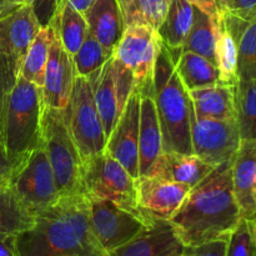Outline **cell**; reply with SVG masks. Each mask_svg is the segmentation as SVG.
Here are the masks:
<instances>
[{
    "label": "cell",
    "mask_w": 256,
    "mask_h": 256,
    "mask_svg": "<svg viewBox=\"0 0 256 256\" xmlns=\"http://www.w3.org/2000/svg\"><path fill=\"white\" fill-rule=\"evenodd\" d=\"M232 159L222 162L194 185L170 219L182 246L229 236L242 219L232 189Z\"/></svg>",
    "instance_id": "obj_1"
},
{
    "label": "cell",
    "mask_w": 256,
    "mask_h": 256,
    "mask_svg": "<svg viewBox=\"0 0 256 256\" xmlns=\"http://www.w3.org/2000/svg\"><path fill=\"white\" fill-rule=\"evenodd\" d=\"M19 256H102L92 232L84 194L60 196L35 215L32 228L16 236Z\"/></svg>",
    "instance_id": "obj_2"
},
{
    "label": "cell",
    "mask_w": 256,
    "mask_h": 256,
    "mask_svg": "<svg viewBox=\"0 0 256 256\" xmlns=\"http://www.w3.org/2000/svg\"><path fill=\"white\" fill-rule=\"evenodd\" d=\"M152 88L162 135V152L194 154L190 135L192 99L175 70L170 52L162 42L155 62Z\"/></svg>",
    "instance_id": "obj_3"
},
{
    "label": "cell",
    "mask_w": 256,
    "mask_h": 256,
    "mask_svg": "<svg viewBox=\"0 0 256 256\" xmlns=\"http://www.w3.org/2000/svg\"><path fill=\"white\" fill-rule=\"evenodd\" d=\"M42 88L19 75L8 99L2 129V142L15 166L42 142Z\"/></svg>",
    "instance_id": "obj_4"
},
{
    "label": "cell",
    "mask_w": 256,
    "mask_h": 256,
    "mask_svg": "<svg viewBox=\"0 0 256 256\" xmlns=\"http://www.w3.org/2000/svg\"><path fill=\"white\" fill-rule=\"evenodd\" d=\"M42 138L60 196L82 194V159L66 124L64 110L44 106Z\"/></svg>",
    "instance_id": "obj_5"
},
{
    "label": "cell",
    "mask_w": 256,
    "mask_h": 256,
    "mask_svg": "<svg viewBox=\"0 0 256 256\" xmlns=\"http://www.w3.org/2000/svg\"><path fill=\"white\" fill-rule=\"evenodd\" d=\"M82 194L109 200L144 222L138 208L136 179L108 152L92 155L82 162Z\"/></svg>",
    "instance_id": "obj_6"
},
{
    "label": "cell",
    "mask_w": 256,
    "mask_h": 256,
    "mask_svg": "<svg viewBox=\"0 0 256 256\" xmlns=\"http://www.w3.org/2000/svg\"><path fill=\"white\" fill-rule=\"evenodd\" d=\"M64 115L82 162L105 152L108 139L88 78L76 74Z\"/></svg>",
    "instance_id": "obj_7"
},
{
    "label": "cell",
    "mask_w": 256,
    "mask_h": 256,
    "mask_svg": "<svg viewBox=\"0 0 256 256\" xmlns=\"http://www.w3.org/2000/svg\"><path fill=\"white\" fill-rule=\"evenodd\" d=\"M9 186L34 215L60 199L42 142L18 162Z\"/></svg>",
    "instance_id": "obj_8"
},
{
    "label": "cell",
    "mask_w": 256,
    "mask_h": 256,
    "mask_svg": "<svg viewBox=\"0 0 256 256\" xmlns=\"http://www.w3.org/2000/svg\"><path fill=\"white\" fill-rule=\"evenodd\" d=\"M160 44L156 30L149 25L132 24L125 28L115 48L112 55L132 72L135 88L140 92H154L152 75Z\"/></svg>",
    "instance_id": "obj_9"
},
{
    "label": "cell",
    "mask_w": 256,
    "mask_h": 256,
    "mask_svg": "<svg viewBox=\"0 0 256 256\" xmlns=\"http://www.w3.org/2000/svg\"><path fill=\"white\" fill-rule=\"evenodd\" d=\"M192 152L212 166L232 160L242 142L236 120H215L196 116L190 109Z\"/></svg>",
    "instance_id": "obj_10"
},
{
    "label": "cell",
    "mask_w": 256,
    "mask_h": 256,
    "mask_svg": "<svg viewBox=\"0 0 256 256\" xmlns=\"http://www.w3.org/2000/svg\"><path fill=\"white\" fill-rule=\"evenodd\" d=\"M88 202L92 232L104 252L126 244L148 228L139 218L109 200L88 198Z\"/></svg>",
    "instance_id": "obj_11"
},
{
    "label": "cell",
    "mask_w": 256,
    "mask_h": 256,
    "mask_svg": "<svg viewBox=\"0 0 256 256\" xmlns=\"http://www.w3.org/2000/svg\"><path fill=\"white\" fill-rule=\"evenodd\" d=\"M42 29L32 4L24 2L0 19V50L14 76L19 78L32 40Z\"/></svg>",
    "instance_id": "obj_12"
},
{
    "label": "cell",
    "mask_w": 256,
    "mask_h": 256,
    "mask_svg": "<svg viewBox=\"0 0 256 256\" xmlns=\"http://www.w3.org/2000/svg\"><path fill=\"white\" fill-rule=\"evenodd\" d=\"M192 188L180 182L150 176L136 179L138 208L148 226L155 222H170Z\"/></svg>",
    "instance_id": "obj_13"
},
{
    "label": "cell",
    "mask_w": 256,
    "mask_h": 256,
    "mask_svg": "<svg viewBox=\"0 0 256 256\" xmlns=\"http://www.w3.org/2000/svg\"><path fill=\"white\" fill-rule=\"evenodd\" d=\"M140 92L134 89L108 138L105 152L120 162L132 178H139Z\"/></svg>",
    "instance_id": "obj_14"
},
{
    "label": "cell",
    "mask_w": 256,
    "mask_h": 256,
    "mask_svg": "<svg viewBox=\"0 0 256 256\" xmlns=\"http://www.w3.org/2000/svg\"><path fill=\"white\" fill-rule=\"evenodd\" d=\"M75 76L76 70L72 56L64 49L55 32L42 86L44 106L64 110L69 102Z\"/></svg>",
    "instance_id": "obj_15"
},
{
    "label": "cell",
    "mask_w": 256,
    "mask_h": 256,
    "mask_svg": "<svg viewBox=\"0 0 256 256\" xmlns=\"http://www.w3.org/2000/svg\"><path fill=\"white\" fill-rule=\"evenodd\" d=\"M182 244L169 222H155L126 244L102 256H172L180 254Z\"/></svg>",
    "instance_id": "obj_16"
},
{
    "label": "cell",
    "mask_w": 256,
    "mask_h": 256,
    "mask_svg": "<svg viewBox=\"0 0 256 256\" xmlns=\"http://www.w3.org/2000/svg\"><path fill=\"white\" fill-rule=\"evenodd\" d=\"M256 172V140H242L232 162V189L242 218L252 219L256 215L254 180Z\"/></svg>",
    "instance_id": "obj_17"
},
{
    "label": "cell",
    "mask_w": 256,
    "mask_h": 256,
    "mask_svg": "<svg viewBox=\"0 0 256 256\" xmlns=\"http://www.w3.org/2000/svg\"><path fill=\"white\" fill-rule=\"evenodd\" d=\"M214 168L195 154L162 152L155 160L146 176L164 182L186 184L192 188L202 182Z\"/></svg>",
    "instance_id": "obj_18"
},
{
    "label": "cell",
    "mask_w": 256,
    "mask_h": 256,
    "mask_svg": "<svg viewBox=\"0 0 256 256\" xmlns=\"http://www.w3.org/2000/svg\"><path fill=\"white\" fill-rule=\"evenodd\" d=\"M84 16L88 30L109 54H114L126 28L116 0H95Z\"/></svg>",
    "instance_id": "obj_19"
},
{
    "label": "cell",
    "mask_w": 256,
    "mask_h": 256,
    "mask_svg": "<svg viewBox=\"0 0 256 256\" xmlns=\"http://www.w3.org/2000/svg\"><path fill=\"white\" fill-rule=\"evenodd\" d=\"M139 178L146 176L162 152V135L154 102V92H140Z\"/></svg>",
    "instance_id": "obj_20"
},
{
    "label": "cell",
    "mask_w": 256,
    "mask_h": 256,
    "mask_svg": "<svg viewBox=\"0 0 256 256\" xmlns=\"http://www.w3.org/2000/svg\"><path fill=\"white\" fill-rule=\"evenodd\" d=\"M88 80L92 84L98 112L102 118L108 139L122 112L120 109L118 90L112 75V55L99 70L90 75Z\"/></svg>",
    "instance_id": "obj_21"
},
{
    "label": "cell",
    "mask_w": 256,
    "mask_h": 256,
    "mask_svg": "<svg viewBox=\"0 0 256 256\" xmlns=\"http://www.w3.org/2000/svg\"><path fill=\"white\" fill-rule=\"evenodd\" d=\"M192 15L194 5L189 0H170L166 15L156 30L162 42L170 52L174 65L192 28Z\"/></svg>",
    "instance_id": "obj_22"
},
{
    "label": "cell",
    "mask_w": 256,
    "mask_h": 256,
    "mask_svg": "<svg viewBox=\"0 0 256 256\" xmlns=\"http://www.w3.org/2000/svg\"><path fill=\"white\" fill-rule=\"evenodd\" d=\"M196 116L215 120H235V85L216 84L190 90Z\"/></svg>",
    "instance_id": "obj_23"
},
{
    "label": "cell",
    "mask_w": 256,
    "mask_h": 256,
    "mask_svg": "<svg viewBox=\"0 0 256 256\" xmlns=\"http://www.w3.org/2000/svg\"><path fill=\"white\" fill-rule=\"evenodd\" d=\"M220 15V14H219ZM219 15L212 16L194 5L192 24L182 45V52L199 54L216 65V40Z\"/></svg>",
    "instance_id": "obj_24"
},
{
    "label": "cell",
    "mask_w": 256,
    "mask_h": 256,
    "mask_svg": "<svg viewBox=\"0 0 256 256\" xmlns=\"http://www.w3.org/2000/svg\"><path fill=\"white\" fill-rule=\"evenodd\" d=\"M50 24L54 26L64 49L74 56L88 34L84 14L75 9L68 0H62Z\"/></svg>",
    "instance_id": "obj_25"
},
{
    "label": "cell",
    "mask_w": 256,
    "mask_h": 256,
    "mask_svg": "<svg viewBox=\"0 0 256 256\" xmlns=\"http://www.w3.org/2000/svg\"><path fill=\"white\" fill-rule=\"evenodd\" d=\"M175 70L188 92L224 84L216 65L195 52H182L175 62Z\"/></svg>",
    "instance_id": "obj_26"
},
{
    "label": "cell",
    "mask_w": 256,
    "mask_h": 256,
    "mask_svg": "<svg viewBox=\"0 0 256 256\" xmlns=\"http://www.w3.org/2000/svg\"><path fill=\"white\" fill-rule=\"evenodd\" d=\"M34 222L35 215L18 199L12 188H0V238L18 236Z\"/></svg>",
    "instance_id": "obj_27"
},
{
    "label": "cell",
    "mask_w": 256,
    "mask_h": 256,
    "mask_svg": "<svg viewBox=\"0 0 256 256\" xmlns=\"http://www.w3.org/2000/svg\"><path fill=\"white\" fill-rule=\"evenodd\" d=\"M54 35L55 29L52 24L42 28L32 40L22 62L20 75L39 88L44 84L45 68L49 59L50 46Z\"/></svg>",
    "instance_id": "obj_28"
},
{
    "label": "cell",
    "mask_w": 256,
    "mask_h": 256,
    "mask_svg": "<svg viewBox=\"0 0 256 256\" xmlns=\"http://www.w3.org/2000/svg\"><path fill=\"white\" fill-rule=\"evenodd\" d=\"M235 112L242 140H256V80H238Z\"/></svg>",
    "instance_id": "obj_29"
},
{
    "label": "cell",
    "mask_w": 256,
    "mask_h": 256,
    "mask_svg": "<svg viewBox=\"0 0 256 256\" xmlns=\"http://www.w3.org/2000/svg\"><path fill=\"white\" fill-rule=\"evenodd\" d=\"M216 40V66L222 82L234 86L238 82V44L232 32L226 29L222 15H219Z\"/></svg>",
    "instance_id": "obj_30"
},
{
    "label": "cell",
    "mask_w": 256,
    "mask_h": 256,
    "mask_svg": "<svg viewBox=\"0 0 256 256\" xmlns=\"http://www.w3.org/2000/svg\"><path fill=\"white\" fill-rule=\"evenodd\" d=\"M238 79L256 80V18L242 20L236 38Z\"/></svg>",
    "instance_id": "obj_31"
},
{
    "label": "cell",
    "mask_w": 256,
    "mask_h": 256,
    "mask_svg": "<svg viewBox=\"0 0 256 256\" xmlns=\"http://www.w3.org/2000/svg\"><path fill=\"white\" fill-rule=\"evenodd\" d=\"M110 56L112 54H109L102 48V45L95 39L94 35L88 30V34L82 46L72 56L76 74L80 76L89 78L96 70H99Z\"/></svg>",
    "instance_id": "obj_32"
},
{
    "label": "cell",
    "mask_w": 256,
    "mask_h": 256,
    "mask_svg": "<svg viewBox=\"0 0 256 256\" xmlns=\"http://www.w3.org/2000/svg\"><path fill=\"white\" fill-rule=\"evenodd\" d=\"M169 2L170 0H134L125 25L144 24L158 30L166 15Z\"/></svg>",
    "instance_id": "obj_33"
},
{
    "label": "cell",
    "mask_w": 256,
    "mask_h": 256,
    "mask_svg": "<svg viewBox=\"0 0 256 256\" xmlns=\"http://www.w3.org/2000/svg\"><path fill=\"white\" fill-rule=\"evenodd\" d=\"M225 256H256V242L250 219L242 218L230 232Z\"/></svg>",
    "instance_id": "obj_34"
},
{
    "label": "cell",
    "mask_w": 256,
    "mask_h": 256,
    "mask_svg": "<svg viewBox=\"0 0 256 256\" xmlns=\"http://www.w3.org/2000/svg\"><path fill=\"white\" fill-rule=\"evenodd\" d=\"M16 82L18 79L12 72L4 54L0 50V139H2V120H4L8 99H9L10 92H12Z\"/></svg>",
    "instance_id": "obj_35"
},
{
    "label": "cell",
    "mask_w": 256,
    "mask_h": 256,
    "mask_svg": "<svg viewBox=\"0 0 256 256\" xmlns=\"http://www.w3.org/2000/svg\"><path fill=\"white\" fill-rule=\"evenodd\" d=\"M220 12L250 22L256 18V0H218Z\"/></svg>",
    "instance_id": "obj_36"
},
{
    "label": "cell",
    "mask_w": 256,
    "mask_h": 256,
    "mask_svg": "<svg viewBox=\"0 0 256 256\" xmlns=\"http://www.w3.org/2000/svg\"><path fill=\"white\" fill-rule=\"evenodd\" d=\"M228 236L210 240L199 245L182 246L180 256H225Z\"/></svg>",
    "instance_id": "obj_37"
},
{
    "label": "cell",
    "mask_w": 256,
    "mask_h": 256,
    "mask_svg": "<svg viewBox=\"0 0 256 256\" xmlns=\"http://www.w3.org/2000/svg\"><path fill=\"white\" fill-rule=\"evenodd\" d=\"M62 0H32V6L40 26H48Z\"/></svg>",
    "instance_id": "obj_38"
},
{
    "label": "cell",
    "mask_w": 256,
    "mask_h": 256,
    "mask_svg": "<svg viewBox=\"0 0 256 256\" xmlns=\"http://www.w3.org/2000/svg\"><path fill=\"white\" fill-rule=\"evenodd\" d=\"M15 170V162L8 154L2 140H0V188L9 186Z\"/></svg>",
    "instance_id": "obj_39"
},
{
    "label": "cell",
    "mask_w": 256,
    "mask_h": 256,
    "mask_svg": "<svg viewBox=\"0 0 256 256\" xmlns=\"http://www.w3.org/2000/svg\"><path fill=\"white\" fill-rule=\"evenodd\" d=\"M0 256H19L16 236L0 238Z\"/></svg>",
    "instance_id": "obj_40"
},
{
    "label": "cell",
    "mask_w": 256,
    "mask_h": 256,
    "mask_svg": "<svg viewBox=\"0 0 256 256\" xmlns=\"http://www.w3.org/2000/svg\"><path fill=\"white\" fill-rule=\"evenodd\" d=\"M192 5L198 6L199 9L204 10L208 14L212 16H218L220 14L219 6H218V0H189Z\"/></svg>",
    "instance_id": "obj_41"
},
{
    "label": "cell",
    "mask_w": 256,
    "mask_h": 256,
    "mask_svg": "<svg viewBox=\"0 0 256 256\" xmlns=\"http://www.w3.org/2000/svg\"><path fill=\"white\" fill-rule=\"evenodd\" d=\"M24 2L25 0H0V19Z\"/></svg>",
    "instance_id": "obj_42"
},
{
    "label": "cell",
    "mask_w": 256,
    "mask_h": 256,
    "mask_svg": "<svg viewBox=\"0 0 256 256\" xmlns=\"http://www.w3.org/2000/svg\"><path fill=\"white\" fill-rule=\"evenodd\" d=\"M118 5H119L120 10H122V18H124V22H126L128 18H129L130 12H132V5H134V0H116ZM126 26V25H125Z\"/></svg>",
    "instance_id": "obj_43"
},
{
    "label": "cell",
    "mask_w": 256,
    "mask_h": 256,
    "mask_svg": "<svg viewBox=\"0 0 256 256\" xmlns=\"http://www.w3.org/2000/svg\"><path fill=\"white\" fill-rule=\"evenodd\" d=\"M68 2H69L75 9L79 10L82 14H84V12L94 4L95 0H68Z\"/></svg>",
    "instance_id": "obj_44"
},
{
    "label": "cell",
    "mask_w": 256,
    "mask_h": 256,
    "mask_svg": "<svg viewBox=\"0 0 256 256\" xmlns=\"http://www.w3.org/2000/svg\"><path fill=\"white\" fill-rule=\"evenodd\" d=\"M250 222H252V234H254V239H255V242H256V215L252 219H250Z\"/></svg>",
    "instance_id": "obj_45"
},
{
    "label": "cell",
    "mask_w": 256,
    "mask_h": 256,
    "mask_svg": "<svg viewBox=\"0 0 256 256\" xmlns=\"http://www.w3.org/2000/svg\"><path fill=\"white\" fill-rule=\"evenodd\" d=\"M254 199L256 202V172H255V180H254Z\"/></svg>",
    "instance_id": "obj_46"
},
{
    "label": "cell",
    "mask_w": 256,
    "mask_h": 256,
    "mask_svg": "<svg viewBox=\"0 0 256 256\" xmlns=\"http://www.w3.org/2000/svg\"><path fill=\"white\" fill-rule=\"evenodd\" d=\"M26 2H28V4H32V0H26Z\"/></svg>",
    "instance_id": "obj_47"
},
{
    "label": "cell",
    "mask_w": 256,
    "mask_h": 256,
    "mask_svg": "<svg viewBox=\"0 0 256 256\" xmlns=\"http://www.w3.org/2000/svg\"><path fill=\"white\" fill-rule=\"evenodd\" d=\"M180 254H182V252H180ZM180 254H176V255H172V256H180Z\"/></svg>",
    "instance_id": "obj_48"
},
{
    "label": "cell",
    "mask_w": 256,
    "mask_h": 256,
    "mask_svg": "<svg viewBox=\"0 0 256 256\" xmlns=\"http://www.w3.org/2000/svg\"><path fill=\"white\" fill-rule=\"evenodd\" d=\"M25 2H26V0H25Z\"/></svg>",
    "instance_id": "obj_49"
},
{
    "label": "cell",
    "mask_w": 256,
    "mask_h": 256,
    "mask_svg": "<svg viewBox=\"0 0 256 256\" xmlns=\"http://www.w3.org/2000/svg\"><path fill=\"white\" fill-rule=\"evenodd\" d=\"M0 140H2V139H0Z\"/></svg>",
    "instance_id": "obj_50"
}]
</instances>
